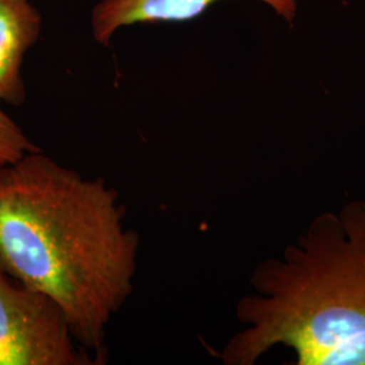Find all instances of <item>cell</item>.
Segmentation results:
<instances>
[{"label": "cell", "instance_id": "3", "mask_svg": "<svg viewBox=\"0 0 365 365\" xmlns=\"http://www.w3.org/2000/svg\"><path fill=\"white\" fill-rule=\"evenodd\" d=\"M90 364L56 302L0 269V365Z\"/></svg>", "mask_w": 365, "mask_h": 365}, {"label": "cell", "instance_id": "5", "mask_svg": "<svg viewBox=\"0 0 365 365\" xmlns=\"http://www.w3.org/2000/svg\"><path fill=\"white\" fill-rule=\"evenodd\" d=\"M41 26V14L30 0H0V105L25 101L22 64Z\"/></svg>", "mask_w": 365, "mask_h": 365}, {"label": "cell", "instance_id": "6", "mask_svg": "<svg viewBox=\"0 0 365 365\" xmlns=\"http://www.w3.org/2000/svg\"><path fill=\"white\" fill-rule=\"evenodd\" d=\"M33 150H38V148L0 106V168L13 164Z\"/></svg>", "mask_w": 365, "mask_h": 365}, {"label": "cell", "instance_id": "4", "mask_svg": "<svg viewBox=\"0 0 365 365\" xmlns=\"http://www.w3.org/2000/svg\"><path fill=\"white\" fill-rule=\"evenodd\" d=\"M221 0H99L91 11L93 39L108 46L123 27L138 24L188 22ZM269 7L279 18L292 24L299 13V0H255Z\"/></svg>", "mask_w": 365, "mask_h": 365}, {"label": "cell", "instance_id": "2", "mask_svg": "<svg viewBox=\"0 0 365 365\" xmlns=\"http://www.w3.org/2000/svg\"><path fill=\"white\" fill-rule=\"evenodd\" d=\"M238 300L242 329L220 353L225 365H255L274 348L291 365H365V200L314 217L280 256L250 274Z\"/></svg>", "mask_w": 365, "mask_h": 365}, {"label": "cell", "instance_id": "1", "mask_svg": "<svg viewBox=\"0 0 365 365\" xmlns=\"http://www.w3.org/2000/svg\"><path fill=\"white\" fill-rule=\"evenodd\" d=\"M123 218L103 179L39 149L0 168V269L56 302L73 337L99 360L137 272L140 238Z\"/></svg>", "mask_w": 365, "mask_h": 365}]
</instances>
